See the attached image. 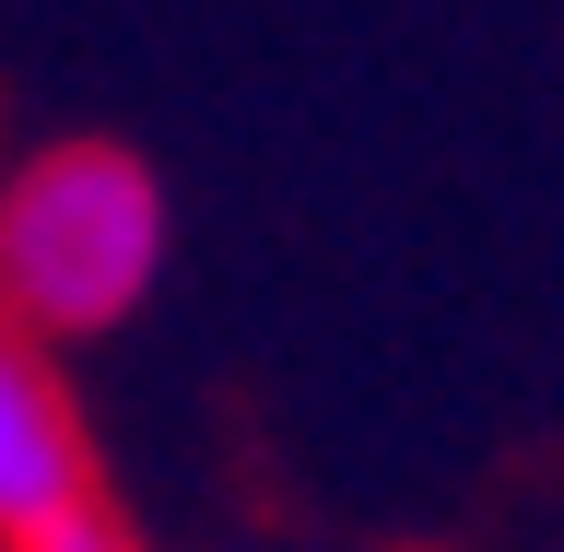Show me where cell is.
<instances>
[{"instance_id":"6da1fadb","label":"cell","mask_w":564,"mask_h":552,"mask_svg":"<svg viewBox=\"0 0 564 552\" xmlns=\"http://www.w3.org/2000/svg\"><path fill=\"white\" fill-rule=\"evenodd\" d=\"M176 271V201L153 153L106 130H47L0 153V317L47 353L118 342Z\"/></svg>"},{"instance_id":"7a4b0ae2","label":"cell","mask_w":564,"mask_h":552,"mask_svg":"<svg viewBox=\"0 0 564 552\" xmlns=\"http://www.w3.org/2000/svg\"><path fill=\"white\" fill-rule=\"evenodd\" d=\"M83 518H106L95 423L70 400V365L0 317V552H47Z\"/></svg>"},{"instance_id":"3957f363","label":"cell","mask_w":564,"mask_h":552,"mask_svg":"<svg viewBox=\"0 0 564 552\" xmlns=\"http://www.w3.org/2000/svg\"><path fill=\"white\" fill-rule=\"evenodd\" d=\"M47 552H141V529L118 518V506H106V518H83V529H70V541H47Z\"/></svg>"}]
</instances>
